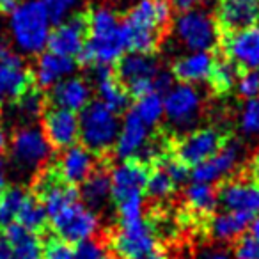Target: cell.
I'll use <instances>...</instances> for the list:
<instances>
[{
  "instance_id": "cell-1",
  "label": "cell",
  "mask_w": 259,
  "mask_h": 259,
  "mask_svg": "<svg viewBox=\"0 0 259 259\" xmlns=\"http://www.w3.org/2000/svg\"><path fill=\"white\" fill-rule=\"evenodd\" d=\"M170 0H139L121 20L126 52L153 55L172 27Z\"/></svg>"
},
{
  "instance_id": "cell-2",
  "label": "cell",
  "mask_w": 259,
  "mask_h": 259,
  "mask_svg": "<svg viewBox=\"0 0 259 259\" xmlns=\"http://www.w3.org/2000/svg\"><path fill=\"white\" fill-rule=\"evenodd\" d=\"M151 167L141 160H121L110 172V199L115 204L119 224L137 222L144 219V197Z\"/></svg>"
},
{
  "instance_id": "cell-3",
  "label": "cell",
  "mask_w": 259,
  "mask_h": 259,
  "mask_svg": "<svg viewBox=\"0 0 259 259\" xmlns=\"http://www.w3.org/2000/svg\"><path fill=\"white\" fill-rule=\"evenodd\" d=\"M50 25L48 15L39 0L22 2L11 13V22H9L16 48L29 55L43 54L52 32Z\"/></svg>"
},
{
  "instance_id": "cell-4",
  "label": "cell",
  "mask_w": 259,
  "mask_h": 259,
  "mask_svg": "<svg viewBox=\"0 0 259 259\" xmlns=\"http://www.w3.org/2000/svg\"><path fill=\"white\" fill-rule=\"evenodd\" d=\"M80 119V144L94 155H105L114 149L117 141L121 121L115 112L105 107L101 101L93 100L78 115Z\"/></svg>"
},
{
  "instance_id": "cell-5",
  "label": "cell",
  "mask_w": 259,
  "mask_h": 259,
  "mask_svg": "<svg viewBox=\"0 0 259 259\" xmlns=\"http://www.w3.org/2000/svg\"><path fill=\"white\" fill-rule=\"evenodd\" d=\"M110 247L117 259H167L155 229L146 219L119 224L110 238Z\"/></svg>"
},
{
  "instance_id": "cell-6",
  "label": "cell",
  "mask_w": 259,
  "mask_h": 259,
  "mask_svg": "<svg viewBox=\"0 0 259 259\" xmlns=\"http://www.w3.org/2000/svg\"><path fill=\"white\" fill-rule=\"evenodd\" d=\"M178 41L190 52H215L220 45V30L211 13L201 8L187 9L172 22Z\"/></svg>"
},
{
  "instance_id": "cell-7",
  "label": "cell",
  "mask_w": 259,
  "mask_h": 259,
  "mask_svg": "<svg viewBox=\"0 0 259 259\" xmlns=\"http://www.w3.org/2000/svg\"><path fill=\"white\" fill-rule=\"evenodd\" d=\"M11 160L20 170L39 172L48 165L52 155V146L45 137L39 126L25 124L20 126L9 142Z\"/></svg>"
},
{
  "instance_id": "cell-8",
  "label": "cell",
  "mask_w": 259,
  "mask_h": 259,
  "mask_svg": "<svg viewBox=\"0 0 259 259\" xmlns=\"http://www.w3.org/2000/svg\"><path fill=\"white\" fill-rule=\"evenodd\" d=\"M52 226V233L61 240L71 245H80L83 241L94 240L100 231V217L96 211L87 208L82 201L66 206L59 213L48 219Z\"/></svg>"
},
{
  "instance_id": "cell-9",
  "label": "cell",
  "mask_w": 259,
  "mask_h": 259,
  "mask_svg": "<svg viewBox=\"0 0 259 259\" xmlns=\"http://www.w3.org/2000/svg\"><path fill=\"white\" fill-rule=\"evenodd\" d=\"M114 71L130 93V96L137 100L144 94L155 93V80L162 68L153 55L130 52L128 55H122L115 62Z\"/></svg>"
},
{
  "instance_id": "cell-10",
  "label": "cell",
  "mask_w": 259,
  "mask_h": 259,
  "mask_svg": "<svg viewBox=\"0 0 259 259\" xmlns=\"http://www.w3.org/2000/svg\"><path fill=\"white\" fill-rule=\"evenodd\" d=\"M34 85L32 69L27 68L22 55L0 43V108L13 105Z\"/></svg>"
},
{
  "instance_id": "cell-11",
  "label": "cell",
  "mask_w": 259,
  "mask_h": 259,
  "mask_svg": "<svg viewBox=\"0 0 259 259\" xmlns=\"http://www.w3.org/2000/svg\"><path fill=\"white\" fill-rule=\"evenodd\" d=\"M229 139V135L220 132L219 128H199L183 135L172 146V153L188 169H194L217 155Z\"/></svg>"
},
{
  "instance_id": "cell-12",
  "label": "cell",
  "mask_w": 259,
  "mask_h": 259,
  "mask_svg": "<svg viewBox=\"0 0 259 259\" xmlns=\"http://www.w3.org/2000/svg\"><path fill=\"white\" fill-rule=\"evenodd\" d=\"M89 37V18L87 11L73 13L68 20L55 25L48 37V52L78 61Z\"/></svg>"
},
{
  "instance_id": "cell-13",
  "label": "cell",
  "mask_w": 259,
  "mask_h": 259,
  "mask_svg": "<svg viewBox=\"0 0 259 259\" xmlns=\"http://www.w3.org/2000/svg\"><path fill=\"white\" fill-rule=\"evenodd\" d=\"M202 108V96L199 89L190 83L174 85L163 96V110L169 124L176 130L192 128L199 119Z\"/></svg>"
},
{
  "instance_id": "cell-14",
  "label": "cell",
  "mask_w": 259,
  "mask_h": 259,
  "mask_svg": "<svg viewBox=\"0 0 259 259\" xmlns=\"http://www.w3.org/2000/svg\"><path fill=\"white\" fill-rule=\"evenodd\" d=\"M41 130L55 149H68L80 141V119L76 112L47 103L41 114Z\"/></svg>"
},
{
  "instance_id": "cell-15",
  "label": "cell",
  "mask_w": 259,
  "mask_h": 259,
  "mask_svg": "<svg viewBox=\"0 0 259 259\" xmlns=\"http://www.w3.org/2000/svg\"><path fill=\"white\" fill-rule=\"evenodd\" d=\"M219 50L241 71L259 69V27L220 34Z\"/></svg>"
},
{
  "instance_id": "cell-16",
  "label": "cell",
  "mask_w": 259,
  "mask_h": 259,
  "mask_svg": "<svg viewBox=\"0 0 259 259\" xmlns=\"http://www.w3.org/2000/svg\"><path fill=\"white\" fill-rule=\"evenodd\" d=\"M241 156H243L241 144L234 139H229L217 155H213L204 163L190 170V180L194 183L206 185H215L219 181H224L238 167Z\"/></svg>"
},
{
  "instance_id": "cell-17",
  "label": "cell",
  "mask_w": 259,
  "mask_h": 259,
  "mask_svg": "<svg viewBox=\"0 0 259 259\" xmlns=\"http://www.w3.org/2000/svg\"><path fill=\"white\" fill-rule=\"evenodd\" d=\"M213 16L220 34L250 29L259 23V0H217Z\"/></svg>"
},
{
  "instance_id": "cell-18",
  "label": "cell",
  "mask_w": 259,
  "mask_h": 259,
  "mask_svg": "<svg viewBox=\"0 0 259 259\" xmlns=\"http://www.w3.org/2000/svg\"><path fill=\"white\" fill-rule=\"evenodd\" d=\"M219 204L227 211L245 213L254 219L259 215V187L248 180H227L217 188Z\"/></svg>"
},
{
  "instance_id": "cell-19",
  "label": "cell",
  "mask_w": 259,
  "mask_h": 259,
  "mask_svg": "<svg viewBox=\"0 0 259 259\" xmlns=\"http://www.w3.org/2000/svg\"><path fill=\"white\" fill-rule=\"evenodd\" d=\"M151 130L153 128H149L132 108H128L121 121V130L114 146L115 156L119 160L137 158L151 141Z\"/></svg>"
},
{
  "instance_id": "cell-20",
  "label": "cell",
  "mask_w": 259,
  "mask_h": 259,
  "mask_svg": "<svg viewBox=\"0 0 259 259\" xmlns=\"http://www.w3.org/2000/svg\"><path fill=\"white\" fill-rule=\"evenodd\" d=\"M54 169L64 181L78 187L98 169V155L89 151L85 146L75 144L62 149L57 162L54 163Z\"/></svg>"
},
{
  "instance_id": "cell-21",
  "label": "cell",
  "mask_w": 259,
  "mask_h": 259,
  "mask_svg": "<svg viewBox=\"0 0 259 259\" xmlns=\"http://www.w3.org/2000/svg\"><path fill=\"white\" fill-rule=\"evenodd\" d=\"M94 87L98 93V101L108 107L115 114H124L130 108L132 96L126 87L117 78L115 71L110 66H96L94 68Z\"/></svg>"
},
{
  "instance_id": "cell-22",
  "label": "cell",
  "mask_w": 259,
  "mask_h": 259,
  "mask_svg": "<svg viewBox=\"0 0 259 259\" xmlns=\"http://www.w3.org/2000/svg\"><path fill=\"white\" fill-rule=\"evenodd\" d=\"M93 98V87L82 76H68L50 89L48 103L71 112H82Z\"/></svg>"
},
{
  "instance_id": "cell-23",
  "label": "cell",
  "mask_w": 259,
  "mask_h": 259,
  "mask_svg": "<svg viewBox=\"0 0 259 259\" xmlns=\"http://www.w3.org/2000/svg\"><path fill=\"white\" fill-rule=\"evenodd\" d=\"M76 68H78V62L75 59L62 57V55L52 54V52H43L39 54L32 69L34 83L39 89H52L55 83L71 76Z\"/></svg>"
},
{
  "instance_id": "cell-24",
  "label": "cell",
  "mask_w": 259,
  "mask_h": 259,
  "mask_svg": "<svg viewBox=\"0 0 259 259\" xmlns=\"http://www.w3.org/2000/svg\"><path fill=\"white\" fill-rule=\"evenodd\" d=\"M215 66V55L211 52H190L178 61H174L170 73L180 83H201L208 82Z\"/></svg>"
},
{
  "instance_id": "cell-25",
  "label": "cell",
  "mask_w": 259,
  "mask_h": 259,
  "mask_svg": "<svg viewBox=\"0 0 259 259\" xmlns=\"http://www.w3.org/2000/svg\"><path fill=\"white\" fill-rule=\"evenodd\" d=\"M252 220L254 217L250 215L224 209L220 213H213L209 220V233L217 241H236Z\"/></svg>"
},
{
  "instance_id": "cell-26",
  "label": "cell",
  "mask_w": 259,
  "mask_h": 259,
  "mask_svg": "<svg viewBox=\"0 0 259 259\" xmlns=\"http://www.w3.org/2000/svg\"><path fill=\"white\" fill-rule=\"evenodd\" d=\"M80 199L93 211L105 208L110 201L112 187H110V172L103 167H98L82 185H80Z\"/></svg>"
},
{
  "instance_id": "cell-27",
  "label": "cell",
  "mask_w": 259,
  "mask_h": 259,
  "mask_svg": "<svg viewBox=\"0 0 259 259\" xmlns=\"http://www.w3.org/2000/svg\"><path fill=\"white\" fill-rule=\"evenodd\" d=\"M0 236L11 245L16 259H37L43 250V243L37 238V234L30 233L16 222L2 227Z\"/></svg>"
},
{
  "instance_id": "cell-28",
  "label": "cell",
  "mask_w": 259,
  "mask_h": 259,
  "mask_svg": "<svg viewBox=\"0 0 259 259\" xmlns=\"http://www.w3.org/2000/svg\"><path fill=\"white\" fill-rule=\"evenodd\" d=\"M185 202H187L188 209L199 217H208L213 215V211L219 206V192L213 185L206 183H194L185 190Z\"/></svg>"
},
{
  "instance_id": "cell-29",
  "label": "cell",
  "mask_w": 259,
  "mask_h": 259,
  "mask_svg": "<svg viewBox=\"0 0 259 259\" xmlns=\"http://www.w3.org/2000/svg\"><path fill=\"white\" fill-rule=\"evenodd\" d=\"M16 224L25 227L27 231L34 234H39L47 229L48 226V213L41 201L34 194H29L23 202L22 209H20L18 217H16Z\"/></svg>"
},
{
  "instance_id": "cell-30",
  "label": "cell",
  "mask_w": 259,
  "mask_h": 259,
  "mask_svg": "<svg viewBox=\"0 0 259 259\" xmlns=\"http://www.w3.org/2000/svg\"><path fill=\"white\" fill-rule=\"evenodd\" d=\"M241 75V69L229 59H215V66L209 75V85L217 94H227L236 87V82Z\"/></svg>"
},
{
  "instance_id": "cell-31",
  "label": "cell",
  "mask_w": 259,
  "mask_h": 259,
  "mask_svg": "<svg viewBox=\"0 0 259 259\" xmlns=\"http://www.w3.org/2000/svg\"><path fill=\"white\" fill-rule=\"evenodd\" d=\"M178 185L172 181V178L167 174V170L160 165H153L149 170L148 185H146V197L155 202H162L169 199L176 192Z\"/></svg>"
},
{
  "instance_id": "cell-32",
  "label": "cell",
  "mask_w": 259,
  "mask_h": 259,
  "mask_svg": "<svg viewBox=\"0 0 259 259\" xmlns=\"http://www.w3.org/2000/svg\"><path fill=\"white\" fill-rule=\"evenodd\" d=\"M130 108H132L149 128H155V126L162 121L163 115H165V110H163V96L160 93H149V94H144V96L137 98L135 103Z\"/></svg>"
},
{
  "instance_id": "cell-33",
  "label": "cell",
  "mask_w": 259,
  "mask_h": 259,
  "mask_svg": "<svg viewBox=\"0 0 259 259\" xmlns=\"http://www.w3.org/2000/svg\"><path fill=\"white\" fill-rule=\"evenodd\" d=\"M27 192L20 187H8L0 195V227L16 222L20 209L27 199Z\"/></svg>"
},
{
  "instance_id": "cell-34",
  "label": "cell",
  "mask_w": 259,
  "mask_h": 259,
  "mask_svg": "<svg viewBox=\"0 0 259 259\" xmlns=\"http://www.w3.org/2000/svg\"><path fill=\"white\" fill-rule=\"evenodd\" d=\"M234 259H259V219H254L234 243Z\"/></svg>"
},
{
  "instance_id": "cell-35",
  "label": "cell",
  "mask_w": 259,
  "mask_h": 259,
  "mask_svg": "<svg viewBox=\"0 0 259 259\" xmlns=\"http://www.w3.org/2000/svg\"><path fill=\"white\" fill-rule=\"evenodd\" d=\"M13 105H15V112L20 115V117L30 121V119L43 114L47 101H45V96H43V93H41L39 87L34 85L32 89L27 91V93L23 94L22 98H18Z\"/></svg>"
},
{
  "instance_id": "cell-36",
  "label": "cell",
  "mask_w": 259,
  "mask_h": 259,
  "mask_svg": "<svg viewBox=\"0 0 259 259\" xmlns=\"http://www.w3.org/2000/svg\"><path fill=\"white\" fill-rule=\"evenodd\" d=\"M240 128L248 137H259V96L245 101L240 114Z\"/></svg>"
},
{
  "instance_id": "cell-37",
  "label": "cell",
  "mask_w": 259,
  "mask_h": 259,
  "mask_svg": "<svg viewBox=\"0 0 259 259\" xmlns=\"http://www.w3.org/2000/svg\"><path fill=\"white\" fill-rule=\"evenodd\" d=\"M45 8L52 25H59L71 16V11L76 8L78 0H39Z\"/></svg>"
},
{
  "instance_id": "cell-38",
  "label": "cell",
  "mask_w": 259,
  "mask_h": 259,
  "mask_svg": "<svg viewBox=\"0 0 259 259\" xmlns=\"http://www.w3.org/2000/svg\"><path fill=\"white\" fill-rule=\"evenodd\" d=\"M41 254H43L45 259H73L75 257V248H73L71 243L52 234V236L45 238Z\"/></svg>"
},
{
  "instance_id": "cell-39",
  "label": "cell",
  "mask_w": 259,
  "mask_h": 259,
  "mask_svg": "<svg viewBox=\"0 0 259 259\" xmlns=\"http://www.w3.org/2000/svg\"><path fill=\"white\" fill-rule=\"evenodd\" d=\"M236 94L243 100H252L259 96V69L252 71H241L236 82Z\"/></svg>"
},
{
  "instance_id": "cell-40",
  "label": "cell",
  "mask_w": 259,
  "mask_h": 259,
  "mask_svg": "<svg viewBox=\"0 0 259 259\" xmlns=\"http://www.w3.org/2000/svg\"><path fill=\"white\" fill-rule=\"evenodd\" d=\"M107 248L96 240L83 241V243L76 245L75 248V257L73 259H107Z\"/></svg>"
},
{
  "instance_id": "cell-41",
  "label": "cell",
  "mask_w": 259,
  "mask_h": 259,
  "mask_svg": "<svg viewBox=\"0 0 259 259\" xmlns=\"http://www.w3.org/2000/svg\"><path fill=\"white\" fill-rule=\"evenodd\" d=\"M195 259H234V255L231 254L229 250H226V248L209 247L199 252V254L195 255Z\"/></svg>"
},
{
  "instance_id": "cell-42",
  "label": "cell",
  "mask_w": 259,
  "mask_h": 259,
  "mask_svg": "<svg viewBox=\"0 0 259 259\" xmlns=\"http://www.w3.org/2000/svg\"><path fill=\"white\" fill-rule=\"evenodd\" d=\"M172 2V6L176 9H180V11H187V9H194L197 8L201 2H204V0H170Z\"/></svg>"
},
{
  "instance_id": "cell-43",
  "label": "cell",
  "mask_w": 259,
  "mask_h": 259,
  "mask_svg": "<svg viewBox=\"0 0 259 259\" xmlns=\"http://www.w3.org/2000/svg\"><path fill=\"white\" fill-rule=\"evenodd\" d=\"M0 259H16L11 245H9L2 236H0Z\"/></svg>"
},
{
  "instance_id": "cell-44",
  "label": "cell",
  "mask_w": 259,
  "mask_h": 259,
  "mask_svg": "<svg viewBox=\"0 0 259 259\" xmlns=\"http://www.w3.org/2000/svg\"><path fill=\"white\" fill-rule=\"evenodd\" d=\"M18 6V0H0V13L2 15H11Z\"/></svg>"
},
{
  "instance_id": "cell-45",
  "label": "cell",
  "mask_w": 259,
  "mask_h": 259,
  "mask_svg": "<svg viewBox=\"0 0 259 259\" xmlns=\"http://www.w3.org/2000/svg\"><path fill=\"white\" fill-rule=\"evenodd\" d=\"M250 176H252V181L259 187V153L250 162Z\"/></svg>"
},
{
  "instance_id": "cell-46",
  "label": "cell",
  "mask_w": 259,
  "mask_h": 259,
  "mask_svg": "<svg viewBox=\"0 0 259 259\" xmlns=\"http://www.w3.org/2000/svg\"><path fill=\"white\" fill-rule=\"evenodd\" d=\"M6 188H8V185H6L4 176H2V174H0V195H2V192H4Z\"/></svg>"
},
{
  "instance_id": "cell-47",
  "label": "cell",
  "mask_w": 259,
  "mask_h": 259,
  "mask_svg": "<svg viewBox=\"0 0 259 259\" xmlns=\"http://www.w3.org/2000/svg\"><path fill=\"white\" fill-rule=\"evenodd\" d=\"M2 169H4V155L0 153V172H2Z\"/></svg>"
},
{
  "instance_id": "cell-48",
  "label": "cell",
  "mask_w": 259,
  "mask_h": 259,
  "mask_svg": "<svg viewBox=\"0 0 259 259\" xmlns=\"http://www.w3.org/2000/svg\"><path fill=\"white\" fill-rule=\"evenodd\" d=\"M107 259H117V257H112V255H107Z\"/></svg>"
},
{
  "instance_id": "cell-49",
  "label": "cell",
  "mask_w": 259,
  "mask_h": 259,
  "mask_svg": "<svg viewBox=\"0 0 259 259\" xmlns=\"http://www.w3.org/2000/svg\"><path fill=\"white\" fill-rule=\"evenodd\" d=\"M37 259H39V257H37Z\"/></svg>"
}]
</instances>
